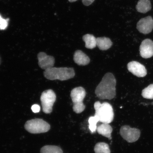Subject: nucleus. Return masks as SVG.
<instances>
[{
    "label": "nucleus",
    "instance_id": "9d476101",
    "mask_svg": "<svg viewBox=\"0 0 153 153\" xmlns=\"http://www.w3.org/2000/svg\"><path fill=\"white\" fill-rule=\"evenodd\" d=\"M128 69L133 75L139 77H143L147 74V70L145 67L136 61L129 62L127 65Z\"/></svg>",
    "mask_w": 153,
    "mask_h": 153
},
{
    "label": "nucleus",
    "instance_id": "6ab92c4d",
    "mask_svg": "<svg viewBox=\"0 0 153 153\" xmlns=\"http://www.w3.org/2000/svg\"><path fill=\"white\" fill-rule=\"evenodd\" d=\"M89 129L91 133H94L97 130V123L99 122L98 117L95 115L90 117L88 120Z\"/></svg>",
    "mask_w": 153,
    "mask_h": 153
},
{
    "label": "nucleus",
    "instance_id": "0eeeda50",
    "mask_svg": "<svg viewBox=\"0 0 153 153\" xmlns=\"http://www.w3.org/2000/svg\"><path fill=\"white\" fill-rule=\"evenodd\" d=\"M120 134L121 137L128 142L132 143L138 140L140 137V131L138 129L125 125L120 128Z\"/></svg>",
    "mask_w": 153,
    "mask_h": 153
},
{
    "label": "nucleus",
    "instance_id": "dca6fc26",
    "mask_svg": "<svg viewBox=\"0 0 153 153\" xmlns=\"http://www.w3.org/2000/svg\"><path fill=\"white\" fill-rule=\"evenodd\" d=\"M85 43V47L88 49H93L97 46L96 38L92 34H86L82 37Z\"/></svg>",
    "mask_w": 153,
    "mask_h": 153
},
{
    "label": "nucleus",
    "instance_id": "9b49d317",
    "mask_svg": "<svg viewBox=\"0 0 153 153\" xmlns=\"http://www.w3.org/2000/svg\"><path fill=\"white\" fill-rule=\"evenodd\" d=\"M141 57L145 59L150 58L153 56V42L149 39H145L141 43L140 47Z\"/></svg>",
    "mask_w": 153,
    "mask_h": 153
},
{
    "label": "nucleus",
    "instance_id": "4be33fe9",
    "mask_svg": "<svg viewBox=\"0 0 153 153\" xmlns=\"http://www.w3.org/2000/svg\"><path fill=\"white\" fill-rule=\"evenodd\" d=\"M31 109L34 113H38L40 111L41 108L39 105L37 104H34L32 105L31 107Z\"/></svg>",
    "mask_w": 153,
    "mask_h": 153
},
{
    "label": "nucleus",
    "instance_id": "a211bd4d",
    "mask_svg": "<svg viewBox=\"0 0 153 153\" xmlns=\"http://www.w3.org/2000/svg\"><path fill=\"white\" fill-rule=\"evenodd\" d=\"M94 150L95 153H110L109 145L104 143H99L96 144Z\"/></svg>",
    "mask_w": 153,
    "mask_h": 153
},
{
    "label": "nucleus",
    "instance_id": "f3484780",
    "mask_svg": "<svg viewBox=\"0 0 153 153\" xmlns=\"http://www.w3.org/2000/svg\"><path fill=\"white\" fill-rule=\"evenodd\" d=\"M41 153H63V151L59 146L53 145H46L42 147L40 151Z\"/></svg>",
    "mask_w": 153,
    "mask_h": 153
},
{
    "label": "nucleus",
    "instance_id": "423d86ee",
    "mask_svg": "<svg viewBox=\"0 0 153 153\" xmlns=\"http://www.w3.org/2000/svg\"><path fill=\"white\" fill-rule=\"evenodd\" d=\"M56 95L52 90L48 89L42 93L40 97L43 112L46 114L51 113L56 100Z\"/></svg>",
    "mask_w": 153,
    "mask_h": 153
},
{
    "label": "nucleus",
    "instance_id": "f03ea898",
    "mask_svg": "<svg viewBox=\"0 0 153 153\" xmlns=\"http://www.w3.org/2000/svg\"><path fill=\"white\" fill-rule=\"evenodd\" d=\"M44 76L50 80L66 81L74 77L75 73L74 69L68 68H53L45 70Z\"/></svg>",
    "mask_w": 153,
    "mask_h": 153
},
{
    "label": "nucleus",
    "instance_id": "6e6552de",
    "mask_svg": "<svg viewBox=\"0 0 153 153\" xmlns=\"http://www.w3.org/2000/svg\"><path fill=\"white\" fill-rule=\"evenodd\" d=\"M37 58L38 65L43 70H47L48 69L52 68L54 66V57L48 55L45 52H41L38 53Z\"/></svg>",
    "mask_w": 153,
    "mask_h": 153
},
{
    "label": "nucleus",
    "instance_id": "5701e85b",
    "mask_svg": "<svg viewBox=\"0 0 153 153\" xmlns=\"http://www.w3.org/2000/svg\"><path fill=\"white\" fill-rule=\"evenodd\" d=\"M94 1L95 0H82L83 4L86 6L91 5Z\"/></svg>",
    "mask_w": 153,
    "mask_h": 153
},
{
    "label": "nucleus",
    "instance_id": "b1692460",
    "mask_svg": "<svg viewBox=\"0 0 153 153\" xmlns=\"http://www.w3.org/2000/svg\"><path fill=\"white\" fill-rule=\"evenodd\" d=\"M68 1H69L70 2H74L78 1V0H68Z\"/></svg>",
    "mask_w": 153,
    "mask_h": 153
},
{
    "label": "nucleus",
    "instance_id": "7ed1b4c3",
    "mask_svg": "<svg viewBox=\"0 0 153 153\" xmlns=\"http://www.w3.org/2000/svg\"><path fill=\"white\" fill-rule=\"evenodd\" d=\"M95 115L98 117L99 122L109 124L113 120L114 112L111 105L108 102L101 104L97 101L94 104Z\"/></svg>",
    "mask_w": 153,
    "mask_h": 153
},
{
    "label": "nucleus",
    "instance_id": "393cba45",
    "mask_svg": "<svg viewBox=\"0 0 153 153\" xmlns=\"http://www.w3.org/2000/svg\"><path fill=\"white\" fill-rule=\"evenodd\" d=\"M3 18H2V17L1 16V15H0V23H1V21L2 20Z\"/></svg>",
    "mask_w": 153,
    "mask_h": 153
},
{
    "label": "nucleus",
    "instance_id": "1a4fd4ad",
    "mask_svg": "<svg viewBox=\"0 0 153 153\" xmlns=\"http://www.w3.org/2000/svg\"><path fill=\"white\" fill-rule=\"evenodd\" d=\"M137 28L141 33L144 34L150 33L153 29L152 17L148 16L141 19L137 23Z\"/></svg>",
    "mask_w": 153,
    "mask_h": 153
},
{
    "label": "nucleus",
    "instance_id": "aec40b11",
    "mask_svg": "<svg viewBox=\"0 0 153 153\" xmlns=\"http://www.w3.org/2000/svg\"><path fill=\"white\" fill-rule=\"evenodd\" d=\"M141 95L144 98L153 99V84H151L143 89Z\"/></svg>",
    "mask_w": 153,
    "mask_h": 153
},
{
    "label": "nucleus",
    "instance_id": "4468645a",
    "mask_svg": "<svg viewBox=\"0 0 153 153\" xmlns=\"http://www.w3.org/2000/svg\"><path fill=\"white\" fill-rule=\"evenodd\" d=\"M97 131L99 134L103 136L108 137L110 139H111V134L113 129L108 124L103 123L99 126L97 128Z\"/></svg>",
    "mask_w": 153,
    "mask_h": 153
},
{
    "label": "nucleus",
    "instance_id": "20e7f679",
    "mask_svg": "<svg viewBox=\"0 0 153 153\" xmlns=\"http://www.w3.org/2000/svg\"><path fill=\"white\" fill-rule=\"evenodd\" d=\"M85 95V90L82 87H76L72 90L70 96L74 104L73 109L76 113H81L85 110V106L83 101Z\"/></svg>",
    "mask_w": 153,
    "mask_h": 153
},
{
    "label": "nucleus",
    "instance_id": "ddd939ff",
    "mask_svg": "<svg viewBox=\"0 0 153 153\" xmlns=\"http://www.w3.org/2000/svg\"><path fill=\"white\" fill-rule=\"evenodd\" d=\"M97 47L102 51H106L112 47L113 43L109 38L106 37L96 38Z\"/></svg>",
    "mask_w": 153,
    "mask_h": 153
},
{
    "label": "nucleus",
    "instance_id": "412c9836",
    "mask_svg": "<svg viewBox=\"0 0 153 153\" xmlns=\"http://www.w3.org/2000/svg\"><path fill=\"white\" fill-rule=\"evenodd\" d=\"M7 25H8V20L3 19L0 23V29L5 30L7 27Z\"/></svg>",
    "mask_w": 153,
    "mask_h": 153
},
{
    "label": "nucleus",
    "instance_id": "f8f14e48",
    "mask_svg": "<svg viewBox=\"0 0 153 153\" xmlns=\"http://www.w3.org/2000/svg\"><path fill=\"white\" fill-rule=\"evenodd\" d=\"M74 60L76 64L81 66L86 65L90 62L89 57L80 50L76 51L74 53Z\"/></svg>",
    "mask_w": 153,
    "mask_h": 153
},
{
    "label": "nucleus",
    "instance_id": "39448f33",
    "mask_svg": "<svg viewBox=\"0 0 153 153\" xmlns=\"http://www.w3.org/2000/svg\"><path fill=\"white\" fill-rule=\"evenodd\" d=\"M25 128L28 132L36 134L47 132L51 126L43 119L36 118L27 121Z\"/></svg>",
    "mask_w": 153,
    "mask_h": 153
},
{
    "label": "nucleus",
    "instance_id": "2eb2a0df",
    "mask_svg": "<svg viewBox=\"0 0 153 153\" xmlns=\"http://www.w3.org/2000/svg\"><path fill=\"white\" fill-rule=\"evenodd\" d=\"M152 7L150 0H139L136 7L137 11L142 13L148 12Z\"/></svg>",
    "mask_w": 153,
    "mask_h": 153
},
{
    "label": "nucleus",
    "instance_id": "a878e982",
    "mask_svg": "<svg viewBox=\"0 0 153 153\" xmlns=\"http://www.w3.org/2000/svg\"><path fill=\"white\" fill-rule=\"evenodd\" d=\"M1 56H0V65L1 64Z\"/></svg>",
    "mask_w": 153,
    "mask_h": 153
},
{
    "label": "nucleus",
    "instance_id": "f257e3e1",
    "mask_svg": "<svg viewBox=\"0 0 153 153\" xmlns=\"http://www.w3.org/2000/svg\"><path fill=\"white\" fill-rule=\"evenodd\" d=\"M116 80L114 75L108 73L96 88L95 94L100 99L111 100L116 95Z\"/></svg>",
    "mask_w": 153,
    "mask_h": 153
}]
</instances>
